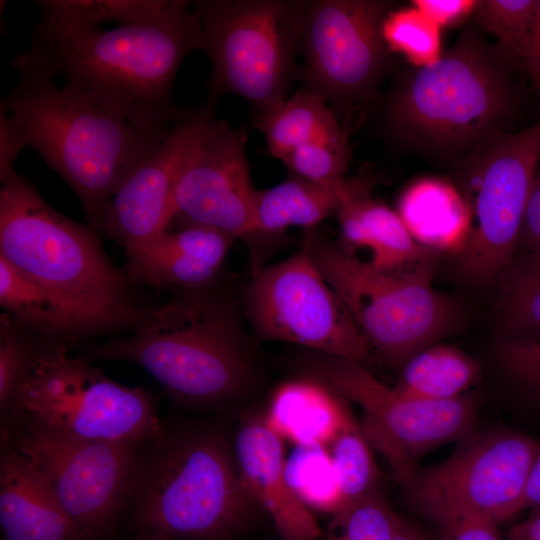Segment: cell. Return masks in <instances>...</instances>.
I'll list each match as a JSON object with an SVG mask.
<instances>
[{"label":"cell","mask_w":540,"mask_h":540,"mask_svg":"<svg viewBox=\"0 0 540 540\" xmlns=\"http://www.w3.org/2000/svg\"><path fill=\"white\" fill-rule=\"evenodd\" d=\"M203 47V29L191 3L172 0L156 18L107 29L39 19L29 48L64 85L136 126L163 129L189 110L175 103L174 80L184 59Z\"/></svg>","instance_id":"6da1fadb"},{"label":"cell","mask_w":540,"mask_h":540,"mask_svg":"<svg viewBox=\"0 0 540 540\" xmlns=\"http://www.w3.org/2000/svg\"><path fill=\"white\" fill-rule=\"evenodd\" d=\"M515 69L471 24L435 63L396 76L382 104L383 132L407 152L455 164L511 131L524 104Z\"/></svg>","instance_id":"7a4b0ae2"},{"label":"cell","mask_w":540,"mask_h":540,"mask_svg":"<svg viewBox=\"0 0 540 540\" xmlns=\"http://www.w3.org/2000/svg\"><path fill=\"white\" fill-rule=\"evenodd\" d=\"M17 80L1 101L27 146L59 174L99 231L104 209L128 176L173 127L145 129L127 121L57 77L31 48L12 60Z\"/></svg>","instance_id":"3957f363"},{"label":"cell","mask_w":540,"mask_h":540,"mask_svg":"<svg viewBox=\"0 0 540 540\" xmlns=\"http://www.w3.org/2000/svg\"><path fill=\"white\" fill-rule=\"evenodd\" d=\"M0 181V256L65 307L80 337L135 328L146 310L132 300L96 230L51 207L15 169Z\"/></svg>","instance_id":"277c9868"},{"label":"cell","mask_w":540,"mask_h":540,"mask_svg":"<svg viewBox=\"0 0 540 540\" xmlns=\"http://www.w3.org/2000/svg\"><path fill=\"white\" fill-rule=\"evenodd\" d=\"M225 433L164 423L142 446L128 511L138 533L171 540H232L253 519Z\"/></svg>","instance_id":"5b68a950"},{"label":"cell","mask_w":540,"mask_h":540,"mask_svg":"<svg viewBox=\"0 0 540 540\" xmlns=\"http://www.w3.org/2000/svg\"><path fill=\"white\" fill-rule=\"evenodd\" d=\"M89 355L141 366L174 402L192 407L229 402L252 370L233 309L203 289L146 310L131 336L100 344Z\"/></svg>","instance_id":"8992f818"},{"label":"cell","mask_w":540,"mask_h":540,"mask_svg":"<svg viewBox=\"0 0 540 540\" xmlns=\"http://www.w3.org/2000/svg\"><path fill=\"white\" fill-rule=\"evenodd\" d=\"M305 248L370 349L390 365L402 367L454 327V303L432 284L437 258L407 270L379 271L312 230Z\"/></svg>","instance_id":"52a82bcc"},{"label":"cell","mask_w":540,"mask_h":540,"mask_svg":"<svg viewBox=\"0 0 540 540\" xmlns=\"http://www.w3.org/2000/svg\"><path fill=\"white\" fill-rule=\"evenodd\" d=\"M191 6L211 63L210 100L241 96L255 119L287 99L306 1L198 0Z\"/></svg>","instance_id":"ba28073f"},{"label":"cell","mask_w":540,"mask_h":540,"mask_svg":"<svg viewBox=\"0 0 540 540\" xmlns=\"http://www.w3.org/2000/svg\"><path fill=\"white\" fill-rule=\"evenodd\" d=\"M1 441L46 477L87 540L114 538L143 445L83 438L24 411L1 417Z\"/></svg>","instance_id":"9c48e42d"},{"label":"cell","mask_w":540,"mask_h":540,"mask_svg":"<svg viewBox=\"0 0 540 540\" xmlns=\"http://www.w3.org/2000/svg\"><path fill=\"white\" fill-rule=\"evenodd\" d=\"M540 162V120L503 133L455 163L470 229L459 254L461 275L484 284L512 263Z\"/></svg>","instance_id":"30bf717a"},{"label":"cell","mask_w":540,"mask_h":540,"mask_svg":"<svg viewBox=\"0 0 540 540\" xmlns=\"http://www.w3.org/2000/svg\"><path fill=\"white\" fill-rule=\"evenodd\" d=\"M11 411L30 413L83 438L136 445L149 442L163 424L150 391L113 381L70 356L64 343L43 345Z\"/></svg>","instance_id":"8fae6325"},{"label":"cell","mask_w":540,"mask_h":540,"mask_svg":"<svg viewBox=\"0 0 540 540\" xmlns=\"http://www.w3.org/2000/svg\"><path fill=\"white\" fill-rule=\"evenodd\" d=\"M310 369L319 381L361 407L365 439L403 485L417 472L424 454L473 433L477 400L470 395L448 400L407 396L381 383L363 365L327 355L313 361Z\"/></svg>","instance_id":"7c38bea8"},{"label":"cell","mask_w":540,"mask_h":540,"mask_svg":"<svg viewBox=\"0 0 540 540\" xmlns=\"http://www.w3.org/2000/svg\"><path fill=\"white\" fill-rule=\"evenodd\" d=\"M393 7L382 0L306 1L298 43L301 78L339 120L375 98L391 67L382 25Z\"/></svg>","instance_id":"4fadbf2b"},{"label":"cell","mask_w":540,"mask_h":540,"mask_svg":"<svg viewBox=\"0 0 540 540\" xmlns=\"http://www.w3.org/2000/svg\"><path fill=\"white\" fill-rule=\"evenodd\" d=\"M246 313L262 339L300 344L360 365L371 358L366 339L306 248L254 275Z\"/></svg>","instance_id":"5bb4252c"},{"label":"cell","mask_w":540,"mask_h":540,"mask_svg":"<svg viewBox=\"0 0 540 540\" xmlns=\"http://www.w3.org/2000/svg\"><path fill=\"white\" fill-rule=\"evenodd\" d=\"M537 443L513 431L474 432L442 463L417 471L404 485L421 511L452 505L480 513L497 525L525 509Z\"/></svg>","instance_id":"9a60e30c"},{"label":"cell","mask_w":540,"mask_h":540,"mask_svg":"<svg viewBox=\"0 0 540 540\" xmlns=\"http://www.w3.org/2000/svg\"><path fill=\"white\" fill-rule=\"evenodd\" d=\"M247 133L215 118L178 177L173 220L204 225L232 237L256 234L257 190L250 177Z\"/></svg>","instance_id":"2e32d148"},{"label":"cell","mask_w":540,"mask_h":540,"mask_svg":"<svg viewBox=\"0 0 540 540\" xmlns=\"http://www.w3.org/2000/svg\"><path fill=\"white\" fill-rule=\"evenodd\" d=\"M215 101L189 109L168 137L128 176L107 203L99 230L126 251L140 249L173 221V193L193 148L216 118Z\"/></svg>","instance_id":"e0dca14e"},{"label":"cell","mask_w":540,"mask_h":540,"mask_svg":"<svg viewBox=\"0 0 540 540\" xmlns=\"http://www.w3.org/2000/svg\"><path fill=\"white\" fill-rule=\"evenodd\" d=\"M281 439L265 421L242 423L234 443L240 481L256 504L268 512L283 538L315 540L321 536L319 525L286 482Z\"/></svg>","instance_id":"ac0fdd59"},{"label":"cell","mask_w":540,"mask_h":540,"mask_svg":"<svg viewBox=\"0 0 540 540\" xmlns=\"http://www.w3.org/2000/svg\"><path fill=\"white\" fill-rule=\"evenodd\" d=\"M3 540H87L46 477L8 443L0 448Z\"/></svg>","instance_id":"d6986e66"},{"label":"cell","mask_w":540,"mask_h":540,"mask_svg":"<svg viewBox=\"0 0 540 540\" xmlns=\"http://www.w3.org/2000/svg\"><path fill=\"white\" fill-rule=\"evenodd\" d=\"M234 237L204 225L168 229L128 255V273L155 288L204 289L217 276Z\"/></svg>","instance_id":"ffe728a7"},{"label":"cell","mask_w":540,"mask_h":540,"mask_svg":"<svg viewBox=\"0 0 540 540\" xmlns=\"http://www.w3.org/2000/svg\"><path fill=\"white\" fill-rule=\"evenodd\" d=\"M374 178L367 174L334 183H317L292 175L276 186L257 190L256 233H279L291 226L312 229L349 203L369 196Z\"/></svg>","instance_id":"44dd1931"},{"label":"cell","mask_w":540,"mask_h":540,"mask_svg":"<svg viewBox=\"0 0 540 540\" xmlns=\"http://www.w3.org/2000/svg\"><path fill=\"white\" fill-rule=\"evenodd\" d=\"M336 216L341 249L350 256L365 250L363 263L375 270H407L438 257L413 239L397 212L370 195L349 203Z\"/></svg>","instance_id":"7402d4cb"},{"label":"cell","mask_w":540,"mask_h":540,"mask_svg":"<svg viewBox=\"0 0 540 540\" xmlns=\"http://www.w3.org/2000/svg\"><path fill=\"white\" fill-rule=\"evenodd\" d=\"M397 213L420 245L458 255L464 249L469 209L460 191L446 181L424 178L413 182L401 194Z\"/></svg>","instance_id":"603a6c76"},{"label":"cell","mask_w":540,"mask_h":540,"mask_svg":"<svg viewBox=\"0 0 540 540\" xmlns=\"http://www.w3.org/2000/svg\"><path fill=\"white\" fill-rule=\"evenodd\" d=\"M350 415L325 384L293 381L282 385L271 401L266 425L295 444H330Z\"/></svg>","instance_id":"cb8c5ba5"},{"label":"cell","mask_w":540,"mask_h":540,"mask_svg":"<svg viewBox=\"0 0 540 540\" xmlns=\"http://www.w3.org/2000/svg\"><path fill=\"white\" fill-rule=\"evenodd\" d=\"M253 124L264 135L270 154L279 160L306 143H348L346 131L327 102L306 88L253 119Z\"/></svg>","instance_id":"d4e9b609"},{"label":"cell","mask_w":540,"mask_h":540,"mask_svg":"<svg viewBox=\"0 0 540 540\" xmlns=\"http://www.w3.org/2000/svg\"><path fill=\"white\" fill-rule=\"evenodd\" d=\"M481 373L479 363L461 349L433 343L414 354L403 366L393 387L426 400H448L464 395Z\"/></svg>","instance_id":"484cf974"},{"label":"cell","mask_w":540,"mask_h":540,"mask_svg":"<svg viewBox=\"0 0 540 540\" xmlns=\"http://www.w3.org/2000/svg\"><path fill=\"white\" fill-rule=\"evenodd\" d=\"M0 304L23 330L55 341L80 337L65 307L42 285L0 256ZM56 343V342H54Z\"/></svg>","instance_id":"4316f807"},{"label":"cell","mask_w":540,"mask_h":540,"mask_svg":"<svg viewBox=\"0 0 540 540\" xmlns=\"http://www.w3.org/2000/svg\"><path fill=\"white\" fill-rule=\"evenodd\" d=\"M172 0H44L37 1L40 20L76 27L137 23L162 15Z\"/></svg>","instance_id":"83f0119b"},{"label":"cell","mask_w":540,"mask_h":540,"mask_svg":"<svg viewBox=\"0 0 540 540\" xmlns=\"http://www.w3.org/2000/svg\"><path fill=\"white\" fill-rule=\"evenodd\" d=\"M286 482L309 510L335 514L344 505L330 453L319 444H296L285 459Z\"/></svg>","instance_id":"f1b7e54d"},{"label":"cell","mask_w":540,"mask_h":540,"mask_svg":"<svg viewBox=\"0 0 540 540\" xmlns=\"http://www.w3.org/2000/svg\"><path fill=\"white\" fill-rule=\"evenodd\" d=\"M502 320L509 335L540 327V252H525L501 274Z\"/></svg>","instance_id":"f546056e"},{"label":"cell","mask_w":540,"mask_h":540,"mask_svg":"<svg viewBox=\"0 0 540 540\" xmlns=\"http://www.w3.org/2000/svg\"><path fill=\"white\" fill-rule=\"evenodd\" d=\"M330 445L344 505L376 491L379 472L371 446L351 415Z\"/></svg>","instance_id":"4dcf8cb0"},{"label":"cell","mask_w":540,"mask_h":540,"mask_svg":"<svg viewBox=\"0 0 540 540\" xmlns=\"http://www.w3.org/2000/svg\"><path fill=\"white\" fill-rule=\"evenodd\" d=\"M536 8L537 0H480L474 11L475 24L492 34L521 70Z\"/></svg>","instance_id":"1f68e13d"},{"label":"cell","mask_w":540,"mask_h":540,"mask_svg":"<svg viewBox=\"0 0 540 540\" xmlns=\"http://www.w3.org/2000/svg\"><path fill=\"white\" fill-rule=\"evenodd\" d=\"M441 27L416 7L391 10L382 25L391 52L404 55L416 67L435 63L441 52Z\"/></svg>","instance_id":"d6a6232c"},{"label":"cell","mask_w":540,"mask_h":540,"mask_svg":"<svg viewBox=\"0 0 540 540\" xmlns=\"http://www.w3.org/2000/svg\"><path fill=\"white\" fill-rule=\"evenodd\" d=\"M400 519L376 490L333 514L328 540H394Z\"/></svg>","instance_id":"836d02e7"},{"label":"cell","mask_w":540,"mask_h":540,"mask_svg":"<svg viewBox=\"0 0 540 540\" xmlns=\"http://www.w3.org/2000/svg\"><path fill=\"white\" fill-rule=\"evenodd\" d=\"M7 314L0 321V414H7L33 371L42 347L33 345Z\"/></svg>","instance_id":"e575fe53"},{"label":"cell","mask_w":540,"mask_h":540,"mask_svg":"<svg viewBox=\"0 0 540 540\" xmlns=\"http://www.w3.org/2000/svg\"><path fill=\"white\" fill-rule=\"evenodd\" d=\"M350 160L348 143L311 142L280 159L293 175L317 183H334L345 178Z\"/></svg>","instance_id":"d590c367"},{"label":"cell","mask_w":540,"mask_h":540,"mask_svg":"<svg viewBox=\"0 0 540 540\" xmlns=\"http://www.w3.org/2000/svg\"><path fill=\"white\" fill-rule=\"evenodd\" d=\"M498 358L522 388L540 396V327L509 335L498 347Z\"/></svg>","instance_id":"8d00e7d4"},{"label":"cell","mask_w":540,"mask_h":540,"mask_svg":"<svg viewBox=\"0 0 540 540\" xmlns=\"http://www.w3.org/2000/svg\"><path fill=\"white\" fill-rule=\"evenodd\" d=\"M440 527L443 540H500L497 524L472 510L435 505L423 511Z\"/></svg>","instance_id":"74e56055"},{"label":"cell","mask_w":540,"mask_h":540,"mask_svg":"<svg viewBox=\"0 0 540 540\" xmlns=\"http://www.w3.org/2000/svg\"><path fill=\"white\" fill-rule=\"evenodd\" d=\"M414 7L438 26L455 24L474 13L477 0H415Z\"/></svg>","instance_id":"f35d334b"},{"label":"cell","mask_w":540,"mask_h":540,"mask_svg":"<svg viewBox=\"0 0 540 540\" xmlns=\"http://www.w3.org/2000/svg\"><path fill=\"white\" fill-rule=\"evenodd\" d=\"M519 244L526 252H540V162L525 210Z\"/></svg>","instance_id":"ab89813d"},{"label":"cell","mask_w":540,"mask_h":540,"mask_svg":"<svg viewBox=\"0 0 540 540\" xmlns=\"http://www.w3.org/2000/svg\"><path fill=\"white\" fill-rule=\"evenodd\" d=\"M27 143L9 118L0 110V177L14 169V162Z\"/></svg>","instance_id":"60d3db41"},{"label":"cell","mask_w":540,"mask_h":540,"mask_svg":"<svg viewBox=\"0 0 540 540\" xmlns=\"http://www.w3.org/2000/svg\"><path fill=\"white\" fill-rule=\"evenodd\" d=\"M523 71L540 98V0H537L536 13L523 59Z\"/></svg>","instance_id":"b9f144b4"},{"label":"cell","mask_w":540,"mask_h":540,"mask_svg":"<svg viewBox=\"0 0 540 540\" xmlns=\"http://www.w3.org/2000/svg\"><path fill=\"white\" fill-rule=\"evenodd\" d=\"M509 540H540V507L532 508L530 515L511 527Z\"/></svg>","instance_id":"7bdbcfd3"},{"label":"cell","mask_w":540,"mask_h":540,"mask_svg":"<svg viewBox=\"0 0 540 540\" xmlns=\"http://www.w3.org/2000/svg\"><path fill=\"white\" fill-rule=\"evenodd\" d=\"M540 507V450L534 462L526 488L525 508Z\"/></svg>","instance_id":"ee69618b"},{"label":"cell","mask_w":540,"mask_h":540,"mask_svg":"<svg viewBox=\"0 0 540 540\" xmlns=\"http://www.w3.org/2000/svg\"><path fill=\"white\" fill-rule=\"evenodd\" d=\"M394 540H425L423 536L411 525L400 519Z\"/></svg>","instance_id":"f6af8a7d"},{"label":"cell","mask_w":540,"mask_h":540,"mask_svg":"<svg viewBox=\"0 0 540 540\" xmlns=\"http://www.w3.org/2000/svg\"><path fill=\"white\" fill-rule=\"evenodd\" d=\"M110 540H118V539H115V537H114V538H112ZM125 540H171V539H169L167 537H164V536L156 535V534L138 533V534L134 535L133 537L125 539Z\"/></svg>","instance_id":"bcb514c9"}]
</instances>
